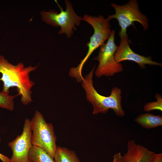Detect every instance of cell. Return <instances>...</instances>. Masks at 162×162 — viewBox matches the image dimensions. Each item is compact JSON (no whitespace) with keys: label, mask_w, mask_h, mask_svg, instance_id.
I'll use <instances>...</instances> for the list:
<instances>
[{"label":"cell","mask_w":162,"mask_h":162,"mask_svg":"<svg viewBox=\"0 0 162 162\" xmlns=\"http://www.w3.org/2000/svg\"><path fill=\"white\" fill-rule=\"evenodd\" d=\"M18 95H9L0 92V107L13 111L14 108V99Z\"/></svg>","instance_id":"5bb4252c"},{"label":"cell","mask_w":162,"mask_h":162,"mask_svg":"<svg viewBox=\"0 0 162 162\" xmlns=\"http://www.w3.org/2000/svg\"><path fill=\"white\" fill-rule=\"evenodd\" d=\"M94 69L95 66L85 76L82 82V86L85 92L86 98L93 107V114H104L110 109H112L117 116H124L125 112L121 104V90L115 87L112 88L110 94L108 96L99 94L93 85L92 78Z\"/></svg>","instance_id":"7a4b0ae2"},{"label":"cell","mask_w":162,"mask_h":162,"mask_svg":"<svg viewBox=\"0 0 162 162\" xmlns=\"http://www.w3.org/2000/svg\"><path fill=\"white\" fill-rule=\"evenodd\" d=\"M115 31L112 30L107 41L100 46L98 55L93 58L99 62L95 72V74L98 77L112 76L123 70L122 65L117 62L115 58L118 48L115 42Z\"/></svg>","instance_id":"52a82bcc"},{"label":"cell","mask_w":162,"mask_h":162,"mask_svg":"<svg viewBox=\"0 0 162 162\" xmlns=\"http://www.w3.org/2000/svg\"><path fill=\"white\" fill-rule=\"evenodd\" d=\"M38 66V65L25 67L21 62L14 65L9 62L2 55L0 56V73L2 74L0 81L3 84L2 92L9 94V88L15 87L18 95L21 96L22 104L27 105L30 103L32 101L31 89L35 83L30 80L29 74Z\"/></svg>","instance_id":"6da1fadb"},{"label":"cell","mask_w":162,"mask_h":162,"mask_svg":"<svg viewBox=\"0 0 162 162\" xmlns=\"http://www.w3.org/2000/svg\"><path fill=\"white\" fill-rule=\"evenodd\" d=\"M112 162H123L122 156L120 152L115 154Z\"/></svg>","instance_id":"2e32d148"},{"label":"cell","mask_w":162,"mask_h":162,"mask_svg":"<svg viewBox=\"0 0 162 162\" xmlns=\"http://www.w3.org/2000/svg\"><path fill=\"white\" fill-rule=\"evenodd\" d=\"M127 148L122 156L123 162H152L156 154L133 140L128 142Z\"/></svg>","instance_id":"30bf717a"},{"label":"cell","mask_w":162,"mask_h":162,"mask_svg":"<svg viewBox=\"0 0 162 162\" xmlns=\"http://www.w3.org/2000/svg\"><path fill=\"white\" fill-rule=\"evenodd\" d=\"M55 2L59 8L60 12L51 10L48 12L42 11L40 13L42 20L46 24L55 27L59 26L60 29L58 34H64L68 38H70L76 30V27L80 25L82 17L75 12L72 5L69 0H65L66 9L63 8Z\"/></svg>","instance_id":"277c9868"},{"label":"cell","mask_w":162,"mask_h":162,"mask_svg":"<svg viewBox=\"0 0 162 162\" xmlns=\"http://www.w3.org/2000/svg\"><path fill=\"white\" fill-rule=\"evenodd\" d=\"M121 40L115 54V58L118 63L126 60L137 63L142 69H145L146 64L162 66V64L154 61L151 56H145L135 52L130 48L128 35L120 37Z\"/></svg>","instance_id":"9c48e42d"},{"label":"cell","mask_w":162,"mask_h":162,"mask_svg":"<svg viewBox=\"0 0 162 162\" xmlns=\"http://www.w3.org/2000/svg\"><path fill=\"white\" fill-rule=\"evenodd\" d=\"M28 159L29 162H55L44 150L32 145L29 151Z\"/></svg>","instance_id":"4fadbf2b"},{"label":"cell","mask_w":162,"mask_h":162,"mask_svg":"<svg viewBox=\"0 0 162 162\" xmlns=\"http://www.w3.org/2000/svg\"><path fill=\"white\" fill-rule=\"evenodd\" d=\"M30 125L32 145L43 149L53 159L57 146L52 124L46 122L43 115L36 110L30 120Z\"/></svg>","instance_id":"5b68a950"},{"label":"cell","mask_w":162,"mask_h":162,"mask_svg":"<svg viewBox=\"0 0 162 162\" xmlns=\"http://www.w3.org/2000/svg\"><path fill=\"white\" fill-rule=\"evenodd\" d=\"M82 20L92 26L94 32L90 38L89 41L86 44L88 50L86 56L76 67H72L70 69L71 75L78 79L82 77V70L85 63L94 51L108 39L112 31L110 20L108 17L104 18L103 15L96 16L86 14L83 16Z\"/></svg>","instance_id":"3957f363"},{"label":"cell","mask_w":162,"mask_h":162,"mask_svg":"<svg viewBox=\"0 0 162 162\" xmlns=\"http://www.w3.org/2000/svg\"><path fill=\"white\" fill-rule=\"evenodd\" d=\"M32 134L30 120L26 118L25 120L22 134L8 144L12 152L10 162H29L28 154L32 145Z\"/></svg>","instance_id":"ba28073f"},{"label":"cell","mask_w":162,"mask_h":162,"mask_svg":"<svg viewBox=\"0 0 162 162\" xmlns=\"http://www.w3.org/2000/svg\"><path fill=\"white\" fill-rule=\"evenodd\" d=\"M134 121L142 127L147 129L162 126V116L149 113L139 115Z\"/></svg>","instance_id":"8fae6325"},{"label":"cell","mask_w":162,"mask_h":162,"mask_svg":"<svg viewBox=\"0 0 162 162\" xmlns=\"http://www.w3.org/2000/svg\"><path fill=\"white\" fill-rule=\"evenodd\" d=\"M155 97L157 101L146 103L144 106V110L147 112L157 110L162 111V98L158 93L156 94Z\"/></svg>","instance_id":"9a60e30c"},{"label":"cell","mask_w":162,"mask_h":162,"mask_svg":"<svg viewBox=\"0 0 162 162\" xmlns=\"http://www.w3.org/2000/svg\"><path fill=\"white\" fill-rule=\"evenodd\" d=\"M53 158L55 162H81L74 151L59 146H57Z\"/></svg>","instance_id":"7c38bea8"},{"label":"cell","mask_w":162,"mask_h":162,"mask_svg":"<svg viewBox=\"0 0 162 162\" xmlns=\"http://www.w3.org/2000/svg\"><path fill=\"white\" fill-rule=\"evenodd\" d=\"M152 162H162V154H156Z\"/></svg>","instance_id":"e0dca14e"},{"label":"cell","mask_w":162,"mask_h":162,"mask_svg":"<svg viewBox=\"0 0 162 162\" xmlns=\"http://www.w3.org/2000/svg\"><path fill=\"white\" fill-rule=\"evenodd\" d=\"M1 139L0 137V142ZM0 159L3 162H10V158L0 153Z\"/></svg>","instance_id":"ac0fdd59"},{"label":"cell","mask_w":162,"mask_h":162,"mask_svg":"<svg viewBox=\"0 0 162 162\" xmlns=\"http://www.w3.org/2000/svg\"><path fill=\"white\" fill-rule=\"evenodd\" d=\"M111 5L114 9L115 13L109 15L107 17L110 20L112 19L118 20L121 27L119 33L120 37L127 35V28L131 25L134 26V22L140 23L144 31L148 29V19L140 10L137 0H130L126 4L122 5L112 3Z\"/></svg>","instance_id":"8992f818"}]
</instances>
